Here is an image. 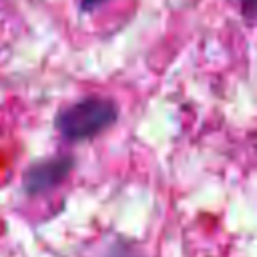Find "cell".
I'll list each match as a JSON object with an SVG mask.
<instances>
[{"label":"cell","mask_w":257,"mask_h":257,"mask_svg":"<svg viewBox=\"0 0 257 257\" xmlns=\"http://www.w3.org/2000/svg\"><path fill=\"white\" fill-rule=\"evenodd\" d=\"M118 120V104L106 96H84L54 116L58 135L70 143H80L98 137Z\"/></svg>","instance_id":"cell-1"},{"label":"cell","mask_w":257,"mask_h":257,"mask_svg":"<svg viewBox=\"0 0 257 257\" xmlns=\"http://www.w3.org/2000/svg\"><path fill=\"white\" fill-rule=\"evenodd\" d=\"M106 0H80V12L88 14V12H94L98 6H102Z\"/></svg>","instance_id":"cell-4"},{"label":"cell","mask_w":257,"mask_h":257,"mask_svg":"<svg viewBox=\"0 0 257 257\" xmlns=\"http://www.w3.org/2000/svg\"><path fill=\"white\" fill-rule=\"evenodd\" d=\"M241 14L245 20H257V0H241Z\"/></svg>","instance_id":"cell-3"},{"label":"cell","mask_w":257,"mask_h":257,"mask_svg":"<svg viewBox=\"0 0 257 257\" xmlns=\"http://www.w3.org/2000/svg\"><path fill=\"white\" fill-rule=\"evenodd\" d=\"M72 157H52L30 165L22 177V187L28 195H42L58 187L72 171Z\"/></svg>","instance_id":"cell-2"}]
</instances>
